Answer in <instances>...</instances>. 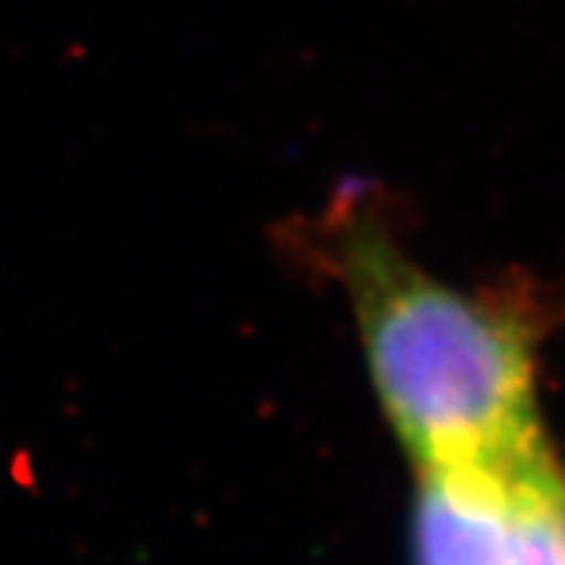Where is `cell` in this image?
Masks as SVG:
<instances>
[{"instance_id": "3957f363", "label": "cell", "mask_w": 565, "mask_h": 565, "mask_svg": "<svg viewBox=\"0 0 565 565\" xmlns=\"http://www.w3.org/2000/svg\"><path fill=\"white\" fill-rule=\"evenodd\" d=\"M563 500L565 490H559L525 505L509 565H565Z\"/></svg>"}, {"instance_id": "277c9868", "label": "cell", "mask_w": 565, "mask_h": 565, "mask_svg": "<svg viewBox=\"0 0 565 565\" xmlns=\"http://www.w3.org/2000/svg\"><path fill=\"white\" fill-rule=\"evenodd\" d=\"M559 519H563V541H565V500H563V515H559Z\"/></svg>"}, {"instance_id": "6da1fadb", "label": "cell", "mask_w": 565, "mask_h": 565, "mask_svg": "<svg viewBox=\"0 0 565 565\" xmlns=\"http://www.w3.org/2000/svg\"><path fill=\"white\" fill-rule=\"evenodd\" d=\"M321 233L386 418L418 468L556 484L537 408V321L525 299L440 280L362 199L337 204Z\"/></svg>"}, {"instance_id": "7a4b0ae2", "label": "cell", "mask_w": 565, "mask_h": 565, "mask_svg": "<svg viewBox=\"0 0 565 565\" xmlns=\"http://www.w3.org/2000/svg\"><path fill=\"white\" fill-rule=\"evenodd\" d=\"M418 565H509L527 503L565 490L512 484L484 471H422Z\"/></svg>"}]
</instances>
